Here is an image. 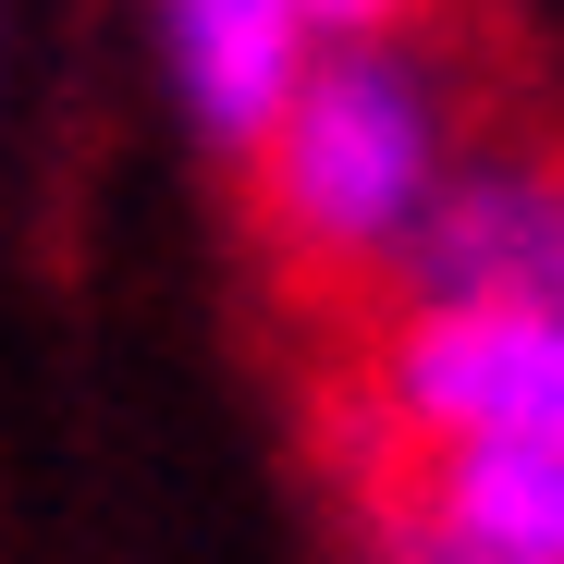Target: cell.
Listing matches in <instances>:
<instances>
[{
    "label": "cell",
    "mask_w": 564,
    "mask_h": 564,
    "mask_svg": "<svg viewBox=\"0 0 564 564\" xmlns=\"http://www.w3.org/2000/svg\"><path fill=\"white\" fill-rule=\"evenodd\" d=\"M393 564H479V552H442V540H405L393 528Z\"/></svg>",
    "instance_id": "7"
},
{
    "label": "cell",
    "mask_w": 564,
    "mask_h": 564,
    "mask_svg": "<svg viewBox=\"0 0 564 564\" xmlns=\"http://www.w3.org/2000/svg\"><path fill=\"white\" fill-rule=\"evenodd\" d=\"M405 295H454V307H564V160H479L442 172L417 234L393 246Z\"/></svg>",
    "instance_id": "3"
},
{
    "label": "cell",
    "mask_w": 564,
    "mask_h": 564,
    "mask_svg": "<svg viewBox=\"0 0 564 564\" xmlns=\"http://www.w3.org/2000/svg\"><path fill=\"white\" fill-rule=\"evenodd\" d=\"M160 13H172V74H184L197 135L258 160V135L282 123V99L307 74V13L295 0H160Z\"/></svg>",
    "instance_id": "5"
},
{
    "label": "cell",
    "mask_w": 564,
    "mask_h": 564,
    "mask_svg": "<svg viewBox=\"0 0 564 564\" xmlns=\"http://www.w3.org/2000/svg\"><path fill=\"white\" fill-rule=\"evenodd\" d=\"M393 528L479 564H564V442H405Z\"/></svg>",
    "instance_id": "4"
},
{
    "label": "cell",
    "mask_w": 564,
    "mask_h": 564,
    "mask_svg": "<svg viewBox=\"0 0 564 564\" xmlns=\"http://www.w3.org/2000/svg\"><path fill=\"white\" fill-rule=\"evenodd\" d=\"M393 454L405 442H564V307H454L405 295L368 356Z\"/></svg>",
    "instance_id": "2"
},
{
    "label": "cell",
    "mask_w": 564,
    "mask_h": 564,
    "mask_svg": "<svg viewBox=\"0 0 564 564\" xmlns=\"http://www.w3.org/2000/svg\"><path fill=\"white\" fill-rule=\"evenodd\" d=\"M295 13H307V37H393L417 0H295Z\"/></svg>",
    "instance_id": "6"
},
{
    "label": "cell",
    "mask_w": 564,
    "mask_h": 564,
    "mask_svg": "<svg viewBox=\"0 0 564 564\" xmlns=\"http://www.w3.org/2000/svg\"><path fill=\"white\" fill-rule=\"evenodd\" d=\"M258 160H270V221L307 270H393V246L417 234L430 184H442V99L417 62L344 50L295 74Z\"/></svg>",
    "instance_id": "1"
}]
</instances>
